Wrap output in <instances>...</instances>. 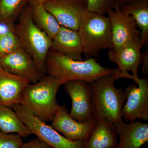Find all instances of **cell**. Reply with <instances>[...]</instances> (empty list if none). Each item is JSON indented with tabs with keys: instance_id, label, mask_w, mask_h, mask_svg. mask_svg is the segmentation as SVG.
Listing matches in <instances>:
<instances>
[{
	"instance_id": "9a60e30c",
	"label": "cell",
	"mask_w": 148,
	"mask_h": 148,
	"mask_svg": "<svg viewBox=\"0 0 148 148\" xmlns=\"http://www.w3.org/2000/svg\"><path fill=\"white\" fill-rule=\"evenodd\" d=\"M119 142L116 148H140L148 142V125L140 121L115 123Z\"/></svg>"
},
{
	"instance_id": "cb8c5ba5",
	"label": "cell",
	"mask_w": 148,
	"mask_h": 148,
	"mask_svg": "<svg viewBox=\"0 0 148 148\" xmlns=\"http://www.w3.org/2000/svg\"><path fill=\"white\" fill-rule=\"evenodd\" d=\"M23 143V138L20 135L0 131V148H20Z\"/></svg>"
},
{
	"instance_id": "44dd1931",
	"label": "cell",
	"mask_w": 148,
	"mask_h": 148,
	"mask_svg": "<svg viewBox=\"0 0 148 148\" xmlns=\"http://www.w3.org/2000/svg\"><path fill=\"white\" fill-rule=\"evenodd\" d=\"M28 4V0H0V21L14 27L22 9Z\"/></svg>"
},
{
	"instance_id": "8992f818",
	"label": "cell",
	"mask_w": 148,
	"mask_h": 148,
	"mask_svg": "<svg viewBox=\"0 0 148 148\" xmlns=\"http://www.w3.org/2000/svg\"><path fill=\"white\" fill-rule=\"evenodd\" d=\"M11 108L33 134L53 148H84V141H73L58 133L51 126L31 114L20 104Z\"/></svg>"
},
{
	"instance_id": "9c48e42d",
	"label": "cell",
	"mask_w": 148,
	"mask_h": 148,
	"mask_svg": "<svg viewBox=\"0 0 148 148\" xmlns=\"http://www.w3.org/2000/svg\"><path fill=\"white\" fill-rule=\"evenodd\" d=\"M144 45L139 37L119 50L111 49L108 52L109 59L117 65V69L123 77L133 80L136 84L140 80L138 70L142 62L141 49Z\"/></svg>"
},
{
	"instance_id": "83f0119b",
	"label": "cell",
	"mask_w": 148,
	"mask_h": 148,
	"mask_svg": "<svg viewBox=\"0 0 148 148\" xmlns=\"http://www.w3.org/2000/svg\"><path fill=\"white\" fill-rule=\"evenodd\" d=\"M136 1V0H124V2H131L133 1Z\"/></svg>"
},
{
	"instance_id": "5bb4252c",
	"label": "cell",
	"mask_w": 148,
	"mask_h": 148,
	"mask_svg": "<svg viewBox=\"0 0 148 148\" xmlns=\"http://www.w3.org/2000/svg\"><path fill=\"white\" fill-rule=\"evenodd\" d=\"M29 82L11 73L0 65V105L11 107L19 104Z\"/></svg>"
},
{
	"instance_id": "6da1fadb",
	"label": "cell",
	"mask_w": 148,
	"mask_h": 148,
	"mask_svg": "<svg viewBox=\"0 0 148 148\" xmlns=\"http://www.w3.org/2000/svg\"><path fill=\"white\" fill-rule=\"evenodd\" d=\"M123 78L117 69L98 78L91 84L92 116L114 124L123 120L122 110L126 101L125 91L115 86L116 81Z\"/></svg>"
},
{
	"instance_id": "f1b7e54d",
	"label": "cell",
	"mask_w": 148,
	"mask_h": 148,
	"mask_svg": "<svg viewBox=\"0 0 148 148\" xmlns=\"http://www.w3.org/2000/svg\"><path fill=\"white\" fill-rule=\"evenodd\" d=\"M0 22H1V21H0Z\"/></svg>"
},
{
	"instance_id": "ba28073f",
	"label": "cell",
	"mask_w": 148,
	"mask_h": 148,
	"mask_svg": "<svg viewBox=\"0 0 148 148\" xmlns=\"http://www.w3.org/2000/svg\"><path fill=\"white\" fill-rule=\"evenodd\" d=\"M42 5L61 26L76 31L88 10L86 0H50Z\"/></svg>"
},
{
	"instance_id": "e0dca14e",
	"label": "cell",
	"mask_w": 148,
	"mask_h": 148,
	"mask_svg": "<svg viewBox=\"0 0 148 148\" xmlns=\"http://www.w3.org/2000/svg\"><path fill=\"white\" fill-rule=\"evenodd\" d=\"M118 138L115 124L104 119H99L84 140V148H116Z\"/></svg>"
},
{
	"instance_id": "7a4b0ae2",
	"label": "cell",
	"mask_w": 148,
	"mask_h": 148,
	"mask_svg": "<svg viewBox=\"0 0 148 148\" xmlns=\"http://www.w3.org/2000/svg\"><path fill=\"white\" fill-rule=\"evenodd\" d=\"M45 69L46 74L59 80L63 84L75 80L91 84L115 70L103 67L94 58L83 61H76L50 50L46 60Z\"/></svg>"
},
{
	"instance_id": "484cf974",
	"label": "cell",
	"mask_w": 148,
	"mask_h": 148,
	"mask_svg": "<svg viewBox=\"0 0 148 148\" xmlns=\"http://www.w3.org/2000/svg\"><path fill=\"white\" fill-rule=\"evenodd\" d=\"M143 63V73L145 76L148 75V49H146L145 53H143L142 62Z\"/></svg>"
},
{
	"instance_id": "4316f807",
	"label": "cell",
	"mask_w": 148,
	"mask_h": 148,
	"mask_svg": "<svg viewBox=\"0 0 148 148\" xmlns=\"http://www.w3.org/2000/svg\"><path fill=\"white\" fill-rule=\"evenodd\" d=\"M50 0H28V4L32 7L37 5L42 4Z\"/></svg>"
},
{
	"instance_id": "5b68a950",
	"label": "cell",
	"mask_w": 148,
	"mask_h": 148,
	"mask_svg": "<svg viewBox=\"0 0 148 148\" xmlns=\"http://www.w3.org/2000/svg\"><path fill=\"white\" fill-rule=\"evenodd\" d=\"M85 58L99 57L101 51L112 49V29L108 16L87 10L77 31Z\"/></svg>"
},
{
	"instance_id": "603a6c76",
	"label": "cell",
	"mask_w": 148,
	"mask_h": 148,
	"mask_svg": "<svg viewBox=\"0 0 148 148\" xmlns=\"http://www.w3.org/2000/svg\"><path fill=\"white\" fill-rule=\"evenodd\" d=\"M88 10L105 15L109 10L124 4V0H86Z\"/></svg>"
},
{
	"instance_id": "52a82bcc",
	"label": "cell",
	"mask_w": 148,
	"mask_h": 148,
	"mask_svg": "<svg viewBox=\"0 0 148 148\" xmlns=\"http://www.w3.org/2000/svg\"><path fill=\"white\" fill-rule=\"evenodd\" d=\"M137 84L138 86L129 85L125 90L126 101L122 110V116L125 121L148 120V79H140Z\"/></svg>"
},
{
	"instance_id": "7402d4cb",
	"label": "cell",
	"mask_w": 148,
	"mask_h": 148,
	"mask_svg": "<svg viewBox=\"0 0 148 148\" xmlns=\"http://www.w3.org/2000/svg\"><path fill=\"white\" fill-rule=\"evenodd\" d=\"M21 48L23 47L14 30L0 35V59Z\"/></svg>"
},
{
	"instance_id": "2e32d148",
	"label": "cell",
	"mask_w": 148,
	"mask_h": 148,
	"mask_svg": "<svg viewBox=\"0 0 148 148\" xmlns=\"http://www.w3.org/2000/svg\"><path fill=\"white\" fill-rule=\"evenodd\" d=\"M50 50L74 60L83 61V50L77 31L61 26L52 40Z\"/></svg>"
},
{
	"instance_id": "8fae6325",
	"label": "cell",
	"mask_w": 148,
	"mask_h": 148,
	"mask_svg": "<svg viewBox=\"0 0 148 148\" xmlns=\"http://www.w3.org/2000/svg\"><path fill=\"white\" fill-rule=\"evenodd\" d=\"M65 91L71 99L70 116L77 121H87L92 116L91 84L80 80L64 83Z\"/></svg>"
},
{
	"instance_id": "ffe728a7",
	"label": "cell",
	"mask_w": 148,
	"mask_h": 148,
	"mask_svg": "<svg viewBox=\"0 0 148 148\" xmlns=\"http://www.w3.org/2000/svg\"><path fill=\"white\" fill-rule=\"evenodd\" d=\"M32 14L33 21L37 27L53 40L61 26L53 14L48 11L42 4L32 7Z\"/></svg>"
},
{
	"instance_id": "277c9868",
	"label": "cell",
	"mask_w": 148,
	"mask_h": 148,
	"mask_svg": "<svg viewBox=\"0 0 148 148\" xmlns=\"http://www.w3.org/2000/svg\"><path fill=\"white\" fill-rule=\"evenodd\" d=\"M14 31L24 50L31 56L39 71L47 75L45 62L52 40L37 27L32 19V7L29 4L19 14Z\"/></svg>"
},
{
	"instance_id": "30bf717a",
	"label": "cell",
	"mask_w": 148,
	"mask_h": 148,
	"mask_svg": "<svg viewBox=\"0 0 148 148\" xmlns=\"http://www.w3.org/2000/svg\"><path fill=\"white\" fill-rule=\"evenodd\" d=\"M121 7L108 12L112 29L113 49L117 51L140 37V31L134 18L121 10Z\"/></svg>"
},
{
	"instance_id": "d6986e66",
	"label": "cell",
	"mask_w": 148,
	"mask_h": 148,
	"mask_svg": "<svg viewBox=\"0 0 148 148\" xmlns=\"http://www.w3.org/2000/svg\"><path fill=\"white\" fill-rule=\"evenodd\" d=\"M0 130L7 134H18L22 138L33 135L31 130L24 124L11 108L1 105Z\"/></svg>"
},
{
	"instance_id": "7c38bea8",
	"label": "cell",
	"mask_w": 148,
	"mask_h": 148,
	"mask_svg": "<svg viewBox=\"0 0 148 148\" xmlns=\"http://www.w3.org/2000/svg\"><path fill=\"white\" fill-rule=\"evenodd\" d=\"M98 119L92 116L87 121L81 122L72 118L64 106H59L51 126L63 136L73 141H84L95 127Z\"/></svg>"
},
{
	"instance_id": "3957f363",
	"label": "cell",
	"mask_w": 148,
	"mask_h": 148,
	"mask_svg": "<svg viewBox=\"0 0 148 148\" xmlns=\"http://www.w3.org/2000/svg\"><path fill=\"white\" fill-rule=\"evenodd\" d=\"M62 83L49 75H45L25 88L19 104L42 121H52L59 108L56 95Z\"/></svg>"
},
{
	"instance_id": "ac0fdd59",
	"label": "cell",
	"mask_w": 148,
	"mask_h": 148,
	"mask_svg": "<svg viewBox=\"0 0 148 148\" xmlns=\"http://www.w3.org/2000/svg\"><path fill=\"white\" fill-rule=\"evenodd\" d=\"M120 9L134 18L140 30V39L145 45L148 41L147 0H136L123 5Z\"/></svg>"
},
{
	"instance_id": "4fadbf2b",
	"label": "cell",
	"mask_w": 148,
	"mask_h": 148,
	"mask_svg": "<svg viewBox=\"0 0 148 148\" xmlns=\"http://www.w3.org/2000/svg\"><path fill=\"white\" fill-rule=\"evenodd\" d=\"M0 65L8 71L31 84L38 82L43 76L31 56L21 48L0 59Z\"/></svg>"
},
{
	"instance_id": "d4e9b609",
	"label": "cell",
	"mask_w": 148,
	"mask_h": 148,
	"mask_svg": "<svg viewBox=\"0 0 148 148\" xmlns=\"http://www.w3.org/2000/svg\"><path fill=\"white\" fill-rule=\"evenodd\" d=\"M20 148H53L48 145L39 138L30 140L27 143H23Z\"/></svg>"
}]
</instances>
